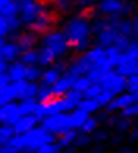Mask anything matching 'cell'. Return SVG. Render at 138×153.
Returning a JSON list of instances; mask_svg holds the SVG:
<instances>
[{
	"label": "cell",
	"instance_id": "obj_1",
	"mask_svg": "<svg viewBox=\"0 0 138 153\" xmlns=\"http://www.w3.org/2000/svg\"><path fill=\"white\" fill-rule=\"evenodd\" d=\"M132 17L108 19L94 16V45L102 48L115 47L124 52L132 44Z\"/></svg>",
	"mask_w": 138,
	"mask_h": 153
},
{
	"label": "cell",
	"instance_id": "obj_2",
	"mask_svg": "<svg viewBox=\"0 0 138 153\" xmlns=\"http://www.w3.org/2000/svg\"><path fill=\"white\" fill-rule=\"evenodd\" d=\"M72 53L80 55L94 45V14L93 13H74L64 17L61 24Z\"/></svg>",
	"mask_w": 138,
	"mask_h": 153
},
{
	"label": "cell",
	"instance_id": "obj_3",
	"mask_svg": "<svg viewBox=\"0 0 138 153\" xmlns=\"http://www.w3.org/2000/svg\"><path fill=\"white\" fill-rule=\"evenodd\" d=\"M38 52H39V66L46 69L55 64L57 61L69 59L68 56L72 52V48L69 45L64 33L57 27V28L47 31L43 36H39Z\"/></svg>",
	"mask_w": 138,
	"mask_h": 153
},
{
	"label": "cell",
	"instance_id": "obj_4",
	"mask_svg": "<svg viewBox=\"0 0 138 153\" xmlns=\"http://www.w3.org/2000/svg\"><path fill=\"white\" fill-rule=\"evenodd\" d=\"M57 141L58 137H55L43 125H39V127H36L25 134H16L11 139L10 145L16 150V153H36L43 145L57 142Z\"/></svg>",
	"mask_w": 138,
	"mask_h": 153
},
{
	"label": "cell",
	"instance_id": "obj_5",
	"mask_svg": "<svg viewBox=\"0 0 138 153\" xmlns=\"http://www.w3.org/2000/svg\"><path fill=\"white\" fill-rule=\"evenodd\" d=\"M136 0H98L93 14L108 19H124L138 14Z\"/></svg>",
	"mask_w": 138,
	"mask_h": 153
},
{
	"label": "cell",
	"instance_id": "obj_6",
	"mask_svg": "<svg viewBox=\"0 0 138 153\" xmlns=\"http://www.w3.org/2000/svg\"><path fill=\"white\" fill-rule=\"evenodd\" d=\"M19 6V20L24 30H30L32 27L52 8L47 0H17Z\"/></svg>",
	"mask_w": 138,
	"mask_h": 153
},
{
	"label": "cell",
	"instance_id": "obj_7",
	"mask_svg": "<svg viewBox=\"0 0 138 153\" xmlns=\"http://www.w3.org/2000/svg\"><path fill=\"white\" fill-rule=\"evenodd\" d=\"M75 108L77 106H75L66 95L64 97H53V99L47 100V102H39L38 106H36V111H34V116H36L39 120H44L46 117H49V116L71 113Z\"/></svg>",
	"mask_w": 138,
	"mask_h": 153
},
{
	"label": "cell",
	"instance_id": "obj_8",
	"mask_svg": "<svg viewBox=\"0 0 138 153\" xmlns=\"http://www.w3.org/2000/svg\"><path fill=\"white\" fill-rule=\"evenodd\" d=\"M116 71L126 78L134 74H138V41H132V44L122 52Z\"/></svg>",
	"mask_w": 138,
	"mask_h": 153
},
{
	"label": "cell",
	"instance_id": "obj_9",
	"mask_svg": "<svg viewBox=\"0 0 138 153\" xmlns=\"http://www.w3.org/2000/svg\"><path fill=\"white\" fill-rule=\"evenodd\" d=\"M41 125H43L49 133H52L55 137H60L61 134L74 130L72 120H71V113L49 116V117H46L44 120H41Z\"/></svg>",
	"mask_w": 138,
	"mask_h": 153
},
{
	"label": "cell",
	"instance_id": "obj_10",
	"mask_svg": "<svg viewBox=\"0 0 138 153\" xmlns=\"http://www.w3.org/2000/svg\"><path fill=\"white\" fill-rule=\"evenodd\" d=\"M99 119L102 120L104 127H107L113 131V133H119V134H129V131L134 128L135 120L129 119V117H124L122 114H108L104 113L99 116Z\"/></svg>",
	"mask_w": 138,
	"mask_h": 153
},
{
	"label": "cell",
	"instance_id": "obj_11",
	"mask_svg": "<svg viewBox=\"0 0 138 153\" xmlns=\"http://www.w3.org/2000/svg\"><path fill=\"white\" fill-rule=\"evenodd\" d=\"M99 85L104 88V91H110L115 95H119L127 91V78L121 75L116 69L110 71L104 78L99 81Z\"/></svg>",
	"mask_w": 138,
	"mask_h": 153
},
{
	"label": "cell",
	"instance_id": "obj_12",
	"mask_svg": "<svg viewBox=\"0 0 138 153\" xmlns=\"http://www.w3.org/2000/svg\"><path fill=\"white\" fill-rule=\"evenodd\" d=\"M68 61L69 59H61V61H57L55 64L46 67L43 71V76H41V85L43 86H49L52 88L55 83H57L61 76L64 75L66 69H68Z\"/></svg>",
	"mask_w": 138,
	"mask_h": 153
},
{
	"label": "cell",
	"instance_id": "obj_13",
	"mask_svg": "<svg viewBox=\"0 0 138 153\" xmlns=\"http://www.w3.org/2000/svg\"><path fill=\"white\" fill-rule=\"evenodd\" d=\"M136 103V99H135V95L132 92H122L119 95H116L115 99L112 100V103L104 109L105 113L108 114H119L122 113V111H126L127 108H130L132 105H135Z\"/></svg>",
	"mask_w": 138,
	"mask_h": 153
},
{
	"label": "cell",
	"instance_id": "obj_14",
	"mask_svg": "<svg viewBox=\"0 0 138 153\" xmlns=\"http://www.w3.org/2000/svg\"><path fill=\"white\" fill-rule=\"evenodd\" d=\"M20 55H22V50H20L19 44L16 42L14 38H8V41L5 42V45L0 50V56H2L3 61H6L8 64L11 62H16L20 59Z\"/></svg>",
	"mask_w": 138,
	"mask_h": 153
},
{
	"label": "cell",
	"instance_id": "obj_15",
	"mask_svg": "<svg viewBox=\"0 0 138 153\" xmlns=\"http://www.w3.org/2000/svg\"><path fill=\"white\" fill-rule=\"evenodd\" d=\"M16 42L19 44L20 50L27 52V50H33V48H38L39 45V36L36 33H33L30 30H22L20 33H17L16 36Z\"/></svg>",
	"mask_w": 138,
	"mask_h": 153
},
{
	"label": "cell",
	"instance_id": "obj_16",
	"mask_svg": "<svg viewBox=\"0 0 138 153\" xmlns=\"http://www.w3.org/2000/svg\"><path fill=\"white\" fill-rule=\"evenodd\" d=\"M47 3L58 17H68L77 13L74 0H47Z\"/></svg>",
	"mask_w": 138,
	"mask_h": 153
},
{
	"label": "cell",
	"instance_id": "obj_17",
	"mask_svg": "<svg viewBox=\"0 0 138 153\" xmlns=\"http://www.w3.org/2000/svg\"><path fill=\"white\" fill-rule=\"evenodd\" d=\"M0 119H2V122L5 125H11V127H14V123L20 119L17 102L5 103V105L0 106Z\"/></svg>",
	"mask_w": 138,
	"mask_h": 153
},
{
	"label": "cell",
	"instance_id": "obj_18",
	"mask_svg": "<svg viewBox=\"0 0 138 153\" xmlns=\"http://www.w3.org/2000/svg\"><path fill=\"white\" fill-rule=\"evenodd\" d=\"M75 80H77L75 76H72V75H69L68 72H64V75L61 76V78L52 86V94H53V97H64L69 91H72Z\"/></svg>",
	"mask_w": 138,
	"mask_h": 153
},
{
	"label": "cell",
	"instance_id": "obj_19",
	"mask_svg": "<svg viewBox=\"0 0 138 153\" xmlns=\"http://www.w3.org/2000/svg\"><path fill=\"white\" fill-rule=\"evenodd\" d=\"M39 125H41V120L34 114L24 116L14 123V131H16V134H25L28 131L34 130L36 127H39Z\"/></svg>",
	"mask_w": 138,
	"mask_h": 153
},
{
	"label": "cell",
	"instance_id": "obj_20",
	"mask_svg": "<svg viewBox=\"0 0 138 153\" xmlns=\"http://www.w3.org/2000/svg\"><path fill=\"white\" fill-rule=\"evenodd\" d=\"M27 69H28V66L24 64V62L19 59L16 62H11L8 66L6 74H8V76L11 78V81H24V80H27Z\"/></svg>",
	"mask_w": 138,
	"mask_h": 153
},
{
	"label": "cell",
	"instance_id": "obj_21",
	"mask_svg": "<svg viewBox=\"0 0 138 153\" xmlns=\"http://www.w3.org/2000/svg\"><path fill=\"white\" fill-rule=\"evenodd\" d=\"M38 103H39V102H38L36 99H25V100H20V102H17V105H19V114H20V117L34 114V111H36Z\"/></svg>",
	"mask_w": 138,
	"mask_h": 153
},
{
	"label": "cell",
	"instance_id": "obj_22",
	"mask_svg": "<svg viewBox=\"0 0 138 153\" xmlns=\"http://www.w3.org/2000/svg\"><path fill=\"white\" fill-rule=\"evenodd\" d=\"M91 117V114L85 113L83 109L80 108H75L74 111H71V120H72V127L74 130H80L82 127H83V123Z\"/></svg>",
	"mask_w": 138,
	"mask_h": 153
},
{
	"label": "cell",
	"instance_id": "obj_23",
	"mask_svg": "<svg viewBox=\"0 0 138 153\" xmlns=\"http://www.w3.org/2000/svg\"><path fill=\"white\" fill-rule=\"evenodd\" d=\"M100 127H102V120L99 119V116H91L79 131L80 133H85V134H94Z\"/></svg>",
	"mask_w": 138,
	"mask_h": 153
},
{
	"label": "cell",
	"instance_id": "obj_24",
	"mask_svg": "<svg viewBox=\"0 0 138 153\" xmlns=\"http://www.w3.org/2000/svg\"><path fill=\"white\" fill-rule=\"evenodd\" d=\"M79 133H80L79 130H71V131H68V133L61 134V136L58 137V141H57V142L60 144V147L63 149V150L71 149L72 145H74V142H75V139H77Z\"/></svg>",
	"mask_w": 138,
	"mask_h": 153
},
{
	"label": "cell",
	"instance_id": "obj_25",
	"mask_svg": "<svg viewBox=\"0 0 138 153\" xmlns=\"http://www.w3.org/2000/svg\"><path fill=\"white\" fill-rule=\"evenodd\" d=\"M77 108L83 109L85 113L91 114V116H96L99 111H102V108L99 106L98 100H94V99H83V100H82L79 105H77Z\"/></svg>",
	"mask_w": 138,
	"mask_h": 153
},
{
	"label": "cell",
	"instance_id": "obj_26",
	"mask_svg": "<svg viewBox=\"0 0 138 153\" xmlns=\"http://www.w3.org/2000/svg\"><path fill=\"white\" fill-rule=\"evenodd\" d=\"M16 136V131L14 127L11 125H0V147H5L11 142V139Z\"/></svg>",
	"mask_w": 138,
	"mask_h": 153
},
{
	"label": "cell",
	"instance_id": "obj_27",
	"mask_svg": "<svg viewBox=\"0 0 138 153\" xmlns=\"http://www.w3.org/2000/svg\"><path fill=\"white\" fill-rule=\"evenodd\" d=\"M113 131L107 127H100L96 133L93 134V144H108Z\"/></svg>",
	"mask_w": 138,
	"mask_h": 153
},
{
	"label": "cell",
	"instance_id": "obj_28",
	"mask_svg": "<svg viewBox=\"0 0 138 153\" xmlns=\"http://www.w3.org/2000/svg\"><path fill=\"white\" fill-rule=\"evenodd\" d=\"M20 61H22L24 64H27V66H39V52H38V48L22 52V55H20Z\"/></svg>",
	"mask_w": 138,
	"mask_h": 153
},
{
	"label": "cell",
	"instance_id": "obj_29",
	"mask_svg": "<svg viewBox=\"0 0 138 153\" xmlns=\"http://www.w3.org/2000/svg\"><path fill=\"white\" fill-rule=\"evenodd\" d=\"M77 13H93L98 0H74Z\"/></svg>",
	"mask_w": 138,
	"mask_h": 153
},
{
	"label": "cell",
	"instance_id": "obj_30",
	"mask_svg": "<svg viewBox=\"0 0 138 153\" xmlns=\"http://www.w3.org/2000/svg\"><path fill=\"white\" fill-rule=\"evenodd\" d=\"M43 71L44 69L41 66H28V69H27V81L39 83L41 76H43Z\"/></svg>",
	"mask_w": 138,
	"mask_h": 153
},
{
	"label": "cell",
	"instance_id": "obj_31",
	"mask_svg": "<svg viewBox=\"0 0 138 153\" xmlns=\"http://www.w3.org/2000/svg\"><path fill=\"white\" fill-rule=\"evenodd\" d=\"M93 85V81L88 78V76L85 75V76H79L77 80H75V83H74V91H79V92H82V94H85L86 91H88V88Z\"/></svg>",
	"mask_w": 138,
	"mask_h": 153
},
{
	"label": "cell",
	"instance_id": "obj_32",
	"mask_svg": "<svg viewBox=\"0 0 138 153\" xmlns=\"http://www.w3.org/2000/svg\"><path fill=\"white\" fill-rule=\"evenodd\" d=\"M115 94H112V92H110V91H102V94L98 97V99H96V100H98V103H99V106L102 108V111L104 109H105L108 105H110V103H112V100L115 99Z\"/></svg>",
	"mask_w": 138,
	"mask_h": 153
},
{
	"label": "cell",
	"instance_id": "obj_33",
	"mask_svg": "<svg viewBox=\"0 0 138 153\" xmlns=\"http://www.w3.org/2000/svg\"><path fill=\"white\" fill-rule=\"evenodd\" d=\"M102 91H104V88L99 85V83H93V85L88 88V91L83 94V97H85V99H94L96 100L102 94Z\"/></svg>",
	"mask_w": 138,
	"mask_h": 153
},
{
	"label": "cell",
	"instance_id": "obj_34",
	"mask_svg": "<svg viewBox=\"0 0 138 153\" xmlns=\"http://www.w3.org/2000/svg\"><path fill=\"white\" fill-rule=\"evenodd\" d=\"M50 99H53L52 88H49V86H43V85H41L36 100H38V102H47V100H50Z\"/></svg>",
	"mask_w": 138,
	"mask_h": 153
},
{
	"label": "cell",
	"instance_id": "obj_35",
	"mask_svg": "<svg viewBox=\"0 0 138 153\" xmlns=\"http://www.w3.org/2000/svg\"><path fill=\"white\" fill-rule=\"evenodd\" d=\"M36 153H63V149L60 147L58 142H50V144L43 145Z\"/></svg>",
	"mask_w": 138,
	"mask_h": 153
},
{
	"label": "cell",
	"instance_id": "obj_36",
	"mask_svg": "<svg viewBox=\"0 0 138 153\" xmlns=\"http://www.w3.org/2000/svg\"><path fill=\"white\" fill-rule=\"evenodd\" d=\"M138 91V74H134L127 78V92Z\"/></svg>",
	"mask_w": 138,
	"mask_h": 153
},
{
	"label": "cell",
	"instance_id": "obj_37",
	"mask_svg": "<svg viewBox=\"0 0 138 153\" xmlns=\"http://www.w3.org/2000/svg\"><path fill=\"white\" fill-rule=\"evenodd\" d=\"M66 97H68V99H69V100H71V102L74 103L75 106H77L79 103H80L82 100L85 99V97H83V94H82V92H79V91H74V89H72V91H69V92L66 94Z\"/></svg>",
	"mask_w": 138,
	"mask_h": 153
},
{
	"label": "cell",
	"instance_id": "obj_38",
	"mask_svg": "<svg viewBox=\"0 0 138 153\" xmlns=\"http://www.w3.org/2000/svg\"><path fill=\"white\" fill-rule=\"evenodd\" d=\"M124 141H127V136L126 134H119V133H113L112 137H110V142L108 145H119Z\"/></svg>",
	"mask_w": 138,
	"mask_h": 153
},
{
	"label": "cell",
	"instance_id": "obj_39",
	"mask_svg": "<svg viewBox=\"0 0 138 153\" xmlns=\"http://www.w3.org/2000/svg\"><path fill=\"white\" fill-rule=\"evenodd\" d=\"M127 142H138V120H135L134 128L127 134Z\"/></svg>",
	"mask_w": 138,
	"mask_h": 153
},
{
	"label": "cell",
	"instance_id": "obj_40",
	"mask_svg": "<svg viewBox=\"0 0 138 153\" xmlns=\"http://www.w3.org/2000/svg\"><path fill=\"white\" fill-rule=\"evenodd\" d=\"M0 31H3L8 38H11V28H10V24L2 14H0Z\"/></svg>",
	"mask_w": 138,
	"mask_h": 153
},
{
	"label": "cell",
	"instance_id": "obj_41",
	"mask_svg": "<svg viewBox=\"0 0 138 153\" xmlns=\"http://www.w3.org/2000/svg\"><path fill=\"white\" fill-rule=\"evenodd\" d=\"M108 149V144H93L89 147V153H105Z\"/></svg>",
	"mask_w": 138,
	"mask_h": 153
},
{
	"label": "cell",
	"instance_id": "obj_42",
	"mask_svg": "<svg viewBox=\"0 0 138 153\" xmlns=\"http://www.w3.org/2000/svg\"><path fill=\"white\" fill-rule=\"evenodd\" d=\"M132 33H134V41H138V14L132 17Z\"/></svg>",
	"mask_w": 138,
	"mask_h": 153
},
{
	"label": "cell",
	"instance_id": "obj_43",
	"mask_svg": "<svg viewBox=\"0 0 138 153\" xmlns=\"http://www.w3.org/2000/svg\"><path fill=\"white\" fill-rule=\"evenodd\" d=\"M10 83H11V78L8 76V74H6V72L0 75V89H3L5 86H8Z\"/></svg>",
	"mask_w": 138,
	"mask_h": 153
},
{
	"label": "cell",
	"instance_id": "obj_44",
	"mask_svg": "<svg viewBox=\"0 0 138 153\" xmlns=\"http://www.w3.org/2000/svg\"><path fill=\"white\" fill-rule=\"evenodd\" d=\"M8 62H6V61H3L2 59V56H0V75H2V74H5L6 71H8Z\"/></svg>",
	"mask_w": 138,
	"mask_h": 153
},
{
	"label": "cell",
	"instance_id": "obj_45",
	"mask_svg": "<svg viewBox=\"0 0 138 153\" xmlns=\"http://www.w3.org/2000/svg\"><path fill=\"white\" fill-rule=\"evenodd\" d=\"M6 41H8V36H6L3 31H0V50H2V47L5 45Z\"/></svg>",
	"mask_w": 138,
	"mask_h": 153
},
{
	"label": "cell",
	"instance_id": "obj_46",
	"mask_svg": "<svg viewBox=\"0 0 138 153\" xmlns=\"http://www.w3.org/2000/svg\"><path fill=\"white\" fill-rule=\"evenodd\" d=\"M118 153H136V152L132 150V149H129V147H122V149L118 150Z\"/></svg>",
	"mask_w": 138,
	"mask_h": 153
},
{
	"label": "cell",
	"instance_id": "obj_47",
	"mask_svg": "<svg viewBox=\"0 0 138 153\" xmlns=\"http://www.w3.org/2000/svg\"><path fill=\"white\" fill-rule=\"evenodd\" d=\"M132 94L135 95V99H136V102H138V91H136V92H132Z\"/></svg>",
	"mask_w": 138,
	"mask_h": 153
},
{
	"label": "cell",
	"instance_id": "obj_48",
	"mask_svg": "<svg viewBox=\"0 0 138 153\" xmlns=\"http://www.w3.org/2000/svg\"><path fill=\"white\" fill-rule=\"evenodd\" d=\"M0 125H3V122H2V119H0Z\"/></svg>",
	"mask_w": 138,
	"mask_h": 153
}]
</instances>
